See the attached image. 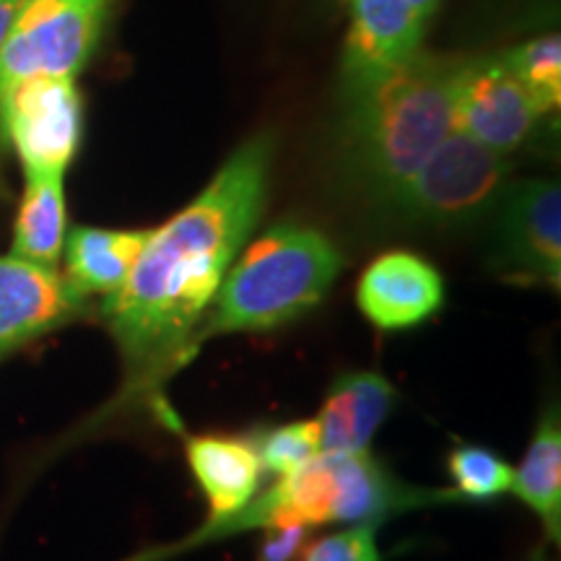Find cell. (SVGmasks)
Wrapping results in <instances>:
<instances>
[{
    "label": "cell",
    "mask_w": 561,
    "mask_h": 561,
    "mask_svg": "<svg viewBox=\"0 0 561 561\" xmlns=\"http://www.w3.org/2000/svg\"><path fill=\"white\" fill-rule=\"evenodd\" d=\"M89 297L70 284L66 273L0 257V362L26 343L79 320Z\"/></svg>",
    "instance_id": "30bf717a"
},
{
    "label": "cell",
    "mask_w": 561,
    "mask_h": 561,
    "mask_svg": "<svg viewBox=\"0 0 561 561\" xmlns=\"http://www.w3.org/2000/svg\"><path fill=\"white\" fill-rule=\"evenodd\" d=\"M510 157L453 130L377 210L405 227L462 229L486 219L510 182Z\"/></svg>",
    "instance_id": "5b68a950"
},
{
    "label": "cell",
    "mask_w": 561,
    "mask_h": 561,
    "mask_svg": "<svg viewBox=\"0 0 561 561\" xmlns=\"http://www.w3.org/2000/svg\"><path fill=\"white\" fill-rule=\"evenodd\" d=\"M447 468H450L455 491L462 500L476 502L496 500V496L507 494L512 489V471H515L500 455L476 445L455 447Z\"/></svg>",
    "instance_id": "ffe728a7"
},
{
    "label": "cell",
    "mask_w": 561,
    "mask_h": 561,
    "mask_svg": "<svg viewBox=\"0 0 561 561\" xmlns=\"http://www.w3.org/2000/svg\"><path fill=\"white\" fill-rule=\"evenodd\" d=\"M450 102L453 130L507 157L520 149L541 121V112L502 53L455 60Z\"/></svg>",
    "instance_id": "9c48e42d"
},
{
    "label": "cell",
    "mask_w": 561,
    "mask_h": 561,
    "mask_svg": "<svg viewBox=\"0 0 561 561\" xmlns=\"http://www.w3.org/2000/svg\"><path fill=\"white\" fill-rule=\"evenodd\" d=\"M0 125L24 174H66L83 136V102L76 79L34 76L0 91Z\"/></svg>",
    "instance_id": "ba28073f"
},
{
    "label": "cell",
    "mask_w": 561,
    "mask_h": 561,
    "mask_svg": "<svg viewBox=\"0 0 561 561\" xmlns=\"http://www.w3.org/2000/svg\"><path fill=\"white\" fill-rule=\"evenodd\" d=\"M185 450L195 481L208 500L206 523L227 520L255 500L263 471L248 439L203 434L187 439Z\"/></svg>",
    "instance_id": "5bb4252c"
},
{
    "label": "cell",
    "mask_w": 561,
    "mask_h": 561,
    "mask_svg": "<svg viewBox=\"0 0 561 561\" xmlns=\"http://www.w3.org/2000/svg\"><path fill=\"white\" fill-rule=\"evenodd\" d=\"M356 305L380 331H409L445 305V278L413 252H385L362 273Z\"/></svg>",
    "instance_id": "8fae6325"
},
{
    "label": "cell",
    "mask_w": 561,
    "mask_h": 561,
    "mask_svg": "<svg viewBox=\"0 0 561 561\" xmlns=\"http://www.w3.org/2000/svg\"><path fill=\"white\" fill-rule=\"evenodd\" d=\"M276 146L273 130L237 146L198 198L149 231L125 284L104 297L102 314L125 369L115 411L153 403L198 354L195 331L263 216Z\"/></svg>",
    "instance_id": "6da1fadb"
},
{
    "label": "cell",
    "mask_w": 561,
    "mask_h": 561,
    "mask_svg": "<svg viewBox=\"0 0 561 561\" xmlns=\"http://www.w3.org/2000/svg\"><path fill=\"white\" fill-rule=\"evenodd\" d=\"M517 81L523 83L525 91L530 94L536 110L549 115L551 110H559L561 104V39L557 34L549 37H538L523 45L512 47L502 53Z\"/></svg>",
    "instance_id": "ac0fdd59"
},
{
    "label": "cell",
    "mask_w": 561,
    "mask_h": 561,
    "mask_svg": "<svg viewBox=\"0 0 561 561\" xmlns=\"http://www.w3.org/2000/svg\"><path fill=\"white\" fill-rule=\"evenodd\" d=\"M151 229L76 227L66 234V276L83 294L110 297L128 278Z\"/></svg>",
    "instance_id": "9a60e30c"
},
{
    "label": "cell",
    "mask_w": 561,
    "mask_h": 561,
    "mask_svg": "<svg viewBox=\"0 0 561 561\" xmlns=\"http://www.w3.org/2000/svg\"><path fill=\"white\" fill-rule=\"evenodd\" d=\"M405 3H409V5H411V9L419 13V16L426 21V24H430V19L434 16V13H437V11H439L442 0H405Z\"/></svg>",
    "instance_id": "cb8c5ba5"
},
{
    "label": "cell",
    "mask_w": 561,
    "mask_h": 561,
    "mask_svg": "<svg viewBox=\"0 0 561 561\" xmlns=\"http://www.w3.org/2000/svg\"><path fill=\"white\" fill-rule=\"evenodd\" d=\"M21 0H0V50H3L5 34L11 30V21L16 16ZM3 153H5V136L3 125H0V193H3Z\"/></svg>",
    "instance_id": "603a6c76"
},
{
    "label": "cell",
    "mask_w": 561,
    "mask_h": 561,
    "mask_svg": "<svg viewBox=\"0 0 561 561\" xmlns=\"http://www.w3.org/2000/svg\"><path fill=\"white\" fill-rule=\"evenodd\" d=\"M265 538L257 561H294L305 549L307 530L301 525H276V528H263Z\"/></svg>",
    "instance_id": "7402d4cb"
},
{
    "label": "cell",
    "mask_w": 561,
    "mask_h": 561,
    "mask_svg": "<svg viewBox=\"0 0 561 561\" xmlns=\"http://www.w3.org/2000/svg\"><path fill=\"white\" fill-rule=\"evenodd\" d=\"M396 403V390L377 371H343L322 405L320 453H364Z\"/></svg>",
    "instance_id": "4fadbf2b"
},
{
    "label": "cell",
    "mask_w": 561,
    "mask_h": 561,
    "mask_svg": "<svg viewBox=\"0 0 561 561\" xmlns=\"http://www.w3.org/2000/svg\"><path fill=\"white\" fill-rule=\"evenodd\" d=\"M462 496L455 489H421L392 476L380 460L364 453H320L310 462L278 479L257 500L219 523H206L182 543L164 546L133 561H167L195 546L224 541L234 533L276 525H331L377 523L401 512L455 504Z\"/></svg>",
    "instance_id": "3957f363"
},
{
    "label": "cell",
    "mask_w": 561,
    "mask_h": 561,
    "mask_svg": "<svg viewBox=\"0 0 561 561\" xmlns=\"http://www.w3.org/2000/svg\"><path fill=\"white\" fill-rule=\"evenodd\" d=\"M510 491L541 517L546 536L557 543L561 533V419L557 403L538 419L530 447L512 471Z\"/></svg>",
    "instance_id": "e0dca14e"
},
{
    "label": "cell",
    "mask_w": 561,
    "mask_h": 561,
    "mask_svg": "<svg viewBox=\"0 0 561 561\" xmlns=\"http://www.w3.org/2000/svg\"><path fill=\"white\" fill-rule=\"evenodd\" d=\"M115 0H21L0 50V91L34 76L76 79L100 45Z\"/></svg>",
    "instance_id": "8992f818"
},
{
    "label": "cell",
    "mask_w": 561,
    "mask_h": 561,
    "mask_svg": "<svg viewBox=\"0 0 561 561\" xmlns=\"http://www.w3.org/2000/svg\"><path fill=\"white\" fill-rule=\"evenodd\" d=\"M377 523H359L320 538L301 553V561H382L377 546Z\"/></svg>",
    "instance_id": "44dd1931"
},
{
    "label": "cell",
    "mask_w": 561,
    "mask_h": 561,
    "mask_svg": "<svg viewBox=\"0 0 561 561\" xmlns=\"http://www.w3.org/2000/svg\"><path fill=\"white\" fill-rule=\"evenodd\" d=\"M489 216V268L515 284L557 291L561 284L559 182H507Z\"/></svg>",
    "instance_id": "52a82bcc"
},
{
    "label": "cell",
    "mask_w": 561,
    "mask_h": 561,
    "mask_svg": "<svg viewBox=\"0 0 561 561\" xmlns=\"http://www.w3.org/2000/svg\"><path fill=\"white\" fill-rule=\"evenodd\" d=\"M341 83H356L401 66L421 53L426 21L405 0H346Z\"/></svg>",
    "instance_id": "7c38bea8"
},
{
    "label": "cell",
    "mask_w": 561,
    "mask_h": 561,
    "mask_svg": "<svg viewBox=\"0 0 561 561\" xmlns=\"http://www.w3.org/2000/svg\"><path fill=\"white\" fill-rule=\"evenodd\" d=\"M68 234L62 174L30 172L13 224L11 257L58 271Z\"/></svg>",
    "instance_id": "2e32d148"
},
{
    "label": "cell",
    "mask_w": 561,
    "mask_h": 561,
    "mask_svg": "<svg viewBox=\"0 0 561 561\" xmlns=\"http://www.w3.org/2000/svg\"><path fill=\"white\" fill-rule=\"evenodd\" d=\"M248 442L257 455L261 471L284 479L320 455V426L318 421H294V424L257 430Z\"/></svg>",
    "instance_id": "d6986e66"
},
{
    "label": "cell",
    "mask_w": 561,
    "mask_h": 561,
    "mask_svg": "<svg viewBox=\"0 0 561 561\" xmlns=\"http://www.w3.org/2000/svg\"><path fill=\"white\" fill-rule=\"evenodd\" d=\"M453 68L455 58L421 50L371 79L341 83L335 164L371 208L453 133Z\"/></svg>",
    "instance_id": "7a4b0ae2"
},
{
    "label": "cell",
    "mask_w": 561,
    "mask_h": 561,
    "mask_svg": "<svg viewBox=\"0 0 561 561\" xmlns=\"http://www.w3.org/2000/svg\"><path fill=\"white\" fill-rule=\"evenodd\" d=\"M341 268V252L322 231L276 224L229 265L195 346L214 335L265 333L299 320L331 294Z\"/></svg>",
    "instance_id": "277c9868"
}]
</instances>
